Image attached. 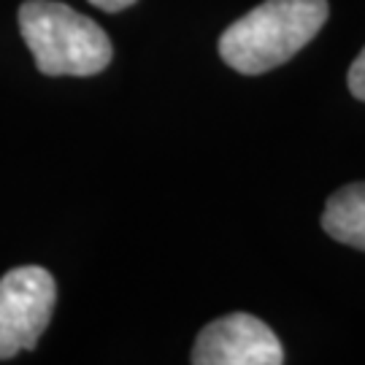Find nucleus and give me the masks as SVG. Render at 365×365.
<instances>
[{
  "label": "nucleus",
  "instance_id": "1",
  "mask_svg": "<svg viewBox=\"0 0 365 365\" xmlns=\"http://www.w3.org/2000/svg\"><path fill=\"white\" fill-rule=\"evenodd\" d=\"M327 14V0H265L222 33V60L247 76L284 66L322 30Z\"/></svg>",
  "mask_w": 365,
  "mask_h": 365
},
{
  "label": "nucleus",
  "instance_id": "2",
  "mask_svg": "<svg viewBox=\"0 0 365 365\" xmlns=\"http://www.w3.org/2000/svg\"><path fill=\"white\" fill-rule=\"evenodd\" d=\"M19 30L43 76H92L114 54L103 27L57 0L22 3Z\"/></svg>",
  "mask_w": 365,
  "mask_h": 365
},
{
  "label": "nucleus",
  "instance_id": "3",
  "mask_svg": "<svg viewBox=\"0 0 365 365\" xmlns=\"http://www.w3.org/2000/svg\"><path fill=\"white\" fill-rule=\"evenodd\" d=\"M54 298V279L41 265H19L0 279V360L36 349L52 319Z\"/></svg>",
  "mask_w": 365,
  "mask_h": 365
},
{
  "label": "nucleus",
  "instance_id": "4",
  "mask_svg": "<svg viewBox=\"0 0 365 365\" xmlns=\"http://www.w3.org/2000/svg\"><path fill=\"white\" fill-rule=\"evenodd\" d=\"M190 360L195 365H279L284 349L262 319L238 312L203 327Z\"/></svg>",
  "mask_w": 365,
  "mask_h": 365
},
{
  "label": "nucleus",
  "instance_id": "5",
  "mask_svg": "<svg viewBox=\"0 0 365 365\" xmlns=\"http://www.w3.org/2000/svg\"><path fill=\"white\" fill-rule=\"evenodd\" d=\"M322 227L330 238L365 252V182L346 184L327 197Z\"/></svg>",
  "mask_w": 365,
  "mask_h": 365
},
{
  "label": "nucleus",
  "instance_id": "6",
  "mask_svg": "<svg viewBox=\"0 0 365 365\" xmlns=\"http://www.w3.org/2000/svg\"><path fill=\"white\" fill-rule=\"evenodd\" d=\"M346 81H349V90H352L354 98H357V101H365V49L357 54V60L352 63Z\"/></svg>",
  "mask_w": 365,
  "mask_h": 365
},
{
  "label": "nucleus",
  "instance_id": "7",
  "mask_svg": "<svg viewBox=\"0 0 365 365\" xmlns=\"http://www.w3.org/2000/svg\"><path fill=\"white\" fill-rule=\"evenodd\" d=\"M95 9H101V11H125V9H130L135 0H90Z\"/></svg>",
  "mask_w": 365,
  "mask_h": 365
}]
</instances>
